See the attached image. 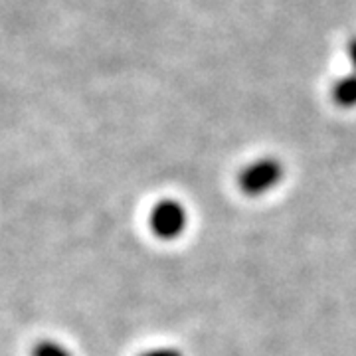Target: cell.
Masks as SVG:
<instances>
[{"mask_svg": "<svg viewBox=\"0 0 356 356\" xmlns=\"http://www.w3.org/2000/svg\"><path fill=\"white\" fill-rule=\"evenodd\" d=\"M188 224V212L178 200H161L153 206L149 216V228L159 240H177L184 234Z\"/></svg>", "mask_w": 356, "mask_h": 356, "instance_id": "cell-2", "label": "cell"}, {"mask_svg": "<svg viewBox=\"0 0 356 356\" xmlns=\"http://www.w3.org/2000/svg\"><path fill=\"white\" fill-rule=\"evenodd\" d=\"M32 356H74L64 344L58 343V341H51V339H44L38 341L32 348Z\"/></svg>", "mask_w": 356, "mask_h": 356, "instance_id": "cell-4", "label": "cell"}, {"mask_svg": "<svg viewBox=\"0 0 356 356\" xmlns=\"http://www.w3.org/2000/svg\"><path fill=\"white\" fill-rule=\"evenodd\" d=\"M283 175H285V168L281 165V161L273 156H264L243 166L242 172L238 175V188L250 198L264 196L280 184Z\"/></svg>", "mask_w": 356, "mask_h": 356, "instance_id": "cell-1", "label": "cell"}, {"mask_svg": "<svg viewBox=\"0 0 356 356\" xmlns=\"http://www.w3.org/2000/svg\"><path fill=\"white\" fill-rule=\"evenodd\" d=\"M332 99L339 107L344 109H353L356 107V74H348V76L341 77L334 81L332 86Z\"/></svg>", "mask_w": 356, "mask_h": 356, "instance_id": "cell-3", "label": "cell"}, {"mask_svg": "<svg viewBox=\"0 0 356 356\" xmlns=\"http://www.w3.org/2000/svg\"><path fill=\"white\" fill-rule=\"evenodd\" d=\"M348 60H350L353 70H355V74H356V36H353L350 42H348Z\"/></svg>", "mask_w": 356, "mask_h": 356, "instance_id": "cell-6", "label": "cell"}, {"mask_svg": "<svg viewBox=\"0 0 356 356\" xmlns=\"http://www.w3.org/2000/svg\"><path fill=\"white\" fill-rule=\"evenodd\" d=\"M140 356H184L180 350L172 348V346H159V348H151Z\"/></svg>", "mask_w": 356, "mask_h": 356, "instance_id": "cell-5", "label": "cell"}]
</instances>
